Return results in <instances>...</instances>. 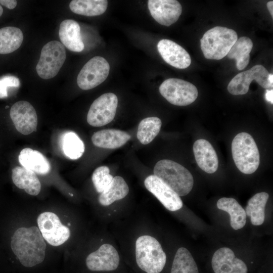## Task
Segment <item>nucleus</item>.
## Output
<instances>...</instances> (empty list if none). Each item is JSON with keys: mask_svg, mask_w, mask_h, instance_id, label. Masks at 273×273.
Listing matches in <instances>:
<instances>
[{"mask_svg": "<svg viewBox=\"0 0 273 273\" xmlns=\"http://www.w3.org/2000/svg\"><path fill=\"white\" fill-rule=\"evenodd\" d=\"M11 247L25 267L39 264L45 257L46 244L39 229L35 226L17 229L12 237Z\"/></svg>", "mask_w": 273, "mask_h": 273, "instance_id": "f257e3e1", "label": "nucleus"}, {"mask_svg": "<svg viewBox=\"0 0 273 273\" xmlns=\"http://www.w3.org/2000/svg\"><path fill=\"white\" fill-rule=\"evenodd\" d=\"M153 172L179 197L188 195L193 188L194 179L191 172L172 160L159 161L154 166Z\"/></svg>", "mask_w": 273, "mask_h": 273, "instance_id": "f03ea898", "label": "nucleus"}, {"mask_svg": "<svg viewBox=\"0 0 273 273\" xmlns=\"http://www.w3.org/2000/svg\"><path fill=\"white\" fill-rule=\"evenodd\" d=\"M135 257L138 266L147 273H160L166 261L159 242L148 235L142 236L136 240Z\"/></svg>", "mask_w": 273, "mask_h": 273, "instance_id": "7ed1b4c3", "label": "nucleus"}, {"mask_svg": "<svg viewBox=\"0 0 273 273\" xmlns=\"http://www.w3.org/2000/svg\"><path fill=\"white\" fill-rule=\"evenodd\" d=\"M238 38L235 30L216 26L207 31L201 38V49L206 59L220 60L227 55Z\"/></svg>", "mask_w": 273, "mask_h": 273, "instance_id": "20e7f679", "label": "nucleus"}, {"mask_svg": "<svg viewBox=\"0 0 273 273\" xmlns=\"http://www.w3.org/2000/svg\"><path fill=\"white\" fill-rule=\"evenodd\" d=\"M234 162L238 169L244 174H251L258 168L260 155L258 147L252 136L242 132L237 134L232 143Z\"/></svg>", "mask_w": 273, "mask_h": 273, "instance_id": "39448f33", "label": "nucleus"}, {"mask_svg": "<svg viewBox=\"0 0 273 273\" xmlns=\"http://www.w3.org/2000/svg\"><path fill=\"white\" fill-rule=\"evenodd\" d=\"M66 58V50L61 42L53 40L47 43L41 49L36 66L37 74L43 79L54 77L63 66Z\"/></svg>", "mask_w": 273, "mask_h": 273, "instance_id": "423d86ee", "label": "nucleus"}, {"mask_svg": "<svg viewBox=\"0 0 273 273\" xmlns=\"http://www.w3.org/2000/svg\"><path fill=\"white\" fill-rule=\"evenodd\" d=\"M161 95L170 103L179 106H187L197 98L198 92L192 83L178 78H168L159 86Z\"/></svg>", "mask_w": 273, "mask_h": 273, "instance_id": "0eeeda50", "label": "nucleus"}, {"mask_svg": "<svg viewBox=\"0 0 273 273\" xmlns=\"http://www.w3.org/2000/svg\"><path fill=\"white\" fill-rule=\"evenodd\" d=\"M269 73L262 65H256L250 69L236 75L228 85L229 92L233 95H243L248 92L250 83L256 81L263 88L272 89L273 85L268 81Z\"/></svg>", "mask_w": 273, "mask_h": 273, "instance_id": "6e6552de", "label": "nucleus"}, {"mask_svg": "<svg viewBox=\"0 0 273 273\" xmlns=\"http://www.w3.org/2000/svg\"><path fill=\"white\" fill-rule=\"evenodd\" d=\"M110 65L107 61L101 56L90 59L83 66L77 77L78 86L83 90L95 88L104 82L108 76Z\"/></svg>", "mask_w": 273, "mask_h": 273, "instance_id": "1a4fd4ad", "label": "nucleus"}, {"mask_svg": "<svg viewBox=\"0 0 273 273\" xmlns=\"http://www.w3.org/2000/svg\"><path fill=\"white\" fill-rule=\"evenodd\" d=\"M118 105L116 95L108 93L100 96L92 104L87 115L88 123L94 127L102 126L114 118Z\"/></svg>", "mask_w": 273, "mask_h": 273, "instance_id": "9d476101", "label": "nucleus"}, {"mask_svg": "<svg viewBox=\"0 0 273 273\" xmlns=\"http://www.w3.org/2000/svg\"><path fill=\"white\" fill-rule=\"evenodd\" d=\"M37 224L43 238L52 246L61 245L70 237L69 228L63 225L58 216L53 212L40 214L37 218Z\"/></svg>", "mask_w": 273, "mask_h": 273, "instance_id": "9b49d317", "label": "nucleus"}, {"mask_svg": "<svg viewBox=\"0 0 273 273\" xmlns=\"http://www.w3.org/2000/svg\"><path fill=\"white\" fill-rule=\"evenodd\" d=\"M10 115L15 128L21 133L28 135L36 130L37 116L30 103L25 101L16 102L11 108Z\"/></svg>", "mask_w": 273, "mask_h": 273, "instance_id": "f8f14e48", "label": "nucleus"}, {"mask_svg": "<svg viewBox=\"0 0 273 273\" xmlns=\"http://www.w3.org/2000/svg\"><path fill=\"white\" fill-rule=\"evenodd\" d=\"M144 184L167 210L174 211L182 208L183 204L180 197L156 176H148Z\"/></svg>", "mask_w": 273, "mask_h": 273, "instance_id": "ddd939ff", "label": "nucleus"}, {"mask_svg": "<svg viewBox=\"0 0 273 273\" xmlns=\"http://www.w3.org/2000/svg\"><path fill=\"white\" fill-rule=\"evenodd\" d=\"M119 254L113 246L104 244L90 254L86 259V265L92 271H112L119 264Z\"/></svg>", "mask_w": 273, "mask_h": 273, "instance_id": "4468645a", "label": "nucleus"}, {"mask_svg": "<svg viewBox=\"0 0 273 273\" xmlns=\"http://www.w3.org/2000/svg\"><path fill=\"white\" fill-rule=\"evenodd\" d=\"M148 5L152 17L166 26L176 22L182 12L180 4L175 0H149Z\"/></svg>", "mask_w": 273, "mask_h": 273, "instance_id": "2eb2a0df", "label": "nucleus"}, {"mask_svg": "<svg viewBox=\"0 0 273 273\" xmlns=\"http://www.w3.org/2000/svg\"><path fill=\"white\" fill-rule=\"evenodd\" d=\"M214 273H247L246 264L236 257L230 248L222 247L216 250L212 258Z\"/></svg>", "mask_w": 273, "mask_h": 273, "instance_id": "dca6fc26", "label": "nucleus"}, {"mask_svg": "<svg viewBox=\"0 0 273 273\" xmlns=\"http://www.w3.org/2000/svg\"><path fill=\"white\" fill-rule=\"evenodd\" d=\"M157 49L163 60L172 67L185 69L191 65V59L189 53L171 40H160L157 44Z\"/></svg>", "mask_w": 273, "mask_h": 273, "instance_id": "f3484780", "label": "nucleus"}, {"mask_svg": "<svg viewBox=\"0 0 273 273\" xmlns=\"http://www.w3.org/2000/svg\"><path fill=\"white\" fill-rule=\"evenodd\" d=\"M195 160L199 167L208 173L215 172L218 167V160L215 151L207 140L199 139L193 145Z\"/></svg>", "mask_w": 273, "mask_h": 273, "instance_id": "a211bd4d", "label": "nucleus"}, {"mask_svg": "<svg viewBox=\"0 0 273 273\" xmlns=\"http://www.w3.org/2000/svg\"><path fill=\"white\" fill-rule=\"evenodd\" d=\"M59 36L61 43L68 50L80 52L84 48L80 34V27L76 21L72 19L63 21L59 27Z\"/></svg>", "mask_w": 273, "mask_h": 273, "instance_id": "6ab92c4d", "label": "nucleus"}, {"mask_svg": "<svg viewBox=\"0 0 273 273\" xmlns=\"http://www.w3.org/2000/svg\"><path fill=\"white\" fill-rule=\"evenodd\" d=\"M130 138V135L125 131L106 129L95 132L92 136V141L97 147L114 149L123 146Z\"/></svg>", "mask_w": 273, "mask_h": 273, "instance_id": "aec40b11", "label": "nucleus"}, {"mask_svg": "<svg viewBox=\"0 0 273 273\" xmlns=\"http://www.w3.org/2000/svg\"><path fill=\"white\" fill-rule=\"evenodd\" d=\"M18 159L23 167L35 173L44 175L51 171L50 162L42 154L37 150L25 148L21 151Z\"/></svg>", "mask_w": 273, "mask_h": 273, "instance_id": "412c9836", "label": "nucleus"}, {"mask_svg": "<svg viewBox=\"0 0 273 273\" xmlns=\"http://www.w3.org/2000/svg\"><path fill=\"white\" fill-rule=\"evenodd\" d=\"M12 179L17 187L30 195L36 196L40 191L41 184L35 173L23 167L12 169Z\"/></svg>", "mask_w": 273, "mask_h": 273, "instance_id": "4be33fe9", "label": "nucleus"}, {"mask_svg": "<svg viewBox=\"0 0 273 273\" xmlns=\"http://www.w3.org/2000/svg\"><path fill=\"white\" fill-rule=\"evenodd\" d=\"M217 207L230 214V224L233 229L237 230L244 226L247 216L245 211L234 198H221L218 200Z\"/></svg>", "mask_w": 273, "mask_h": 273, "instance_id": "5701e85b", "label": "nucleus"}, {"mask_svg": "<svg viewBox=\"0 0 273 273\" xmlns=\"http://www.w3.org/2000/svg\"><path fill=\"white\" fill-rule=\"evenodd\" d=\"M129 192V188L124 179L120 176L113 177L111 184L99 197V202L103 206H108L114 202L124 198Z\"/></svg>", "mask_w": 273, "mask_h": 273, "instance_id": "b1692460", "label": "nucleus"}, {"mask_svg": "<svg viewBox=\"0 0 273 273\" xmlns=\"http://www.w3.org/2000/svg\"><path fill=\"white\" fill-rule=\"evenodd\" d=\"M269 197L267 193L256 194L248 201L245 207L246 215L250 217L251 222L255 225L262 224L265 219V207Z\"/></svg>", "mask_w": 273, "mask_h": 273, "instance_id": "393cba45", "label": "nucleus"}, {"mask_svg": "<svg viewBox=\"0 0 273 273\" xmlns=\"http://www.w3.org/2000/svg\"><path fill=\"white\" fill-rule=\"evenodd\" d=\"M23 34L18 27L7 26L0 29V54H8L18 49L22 43Z\"/></svg>", "mask_w": 273, "mask_h": 273, "instance_id": "a878e982", "label": "nucleus"}, {"mask_svg": "<svg viewBox=\"0 0 273 273\" xmlns=\"http://www.w3.org/2000/svg\"><path fill=\"white\" fill-rule=\"evenodd\" d=\"M253 47V42L246 36L238 38L227 56L230 59L236 60V67L242 70L247 67L250 61V53Z\"/></svg>", "mask_w": 273, "mask_h": 273, "instance_id": "bb28decb", "label": "nucleus"}, {"mask_svg": "<svg viewBox=\"0 0 273 273\" xmlns=\"http://www.w3.org/2000/svg\"><path fill=\"white\" fill-rule=\"evenodd\" d=\"M107 7L106 0H73L69 4L72 12L86 16L102 15L105 12Z\"/></svg>", "mask_w": 273, "mask_h": 273, "instance_id": "cd10ccee", "label": "nucleus"}, {"mask_svg": "<svg viewBox=\"0 0 273 273\" xmlns=\"http://www.w3.org/2000/svg\"><path fill=\"white\" fill-rule=\"evenodd\" d=\"M170 273H199L196 263L186 248L180 247L177 250Z\"/></svg>", "mask_w": 273, "mask_h": 273, "instance_id": "c85d7f7f", "label": "nucleus"}, {"mask_svg": "<svg viewBox=\"0 0 273 273\" xmlns=\"http://www.w3.org/2000/svg\"><path fill=\"white\" fill-rule=\"evenodd\" d=\"M61 146L64 155L68 158L76 160L84 152V145L78 135L73 131H67L62 135Z\"/></svg>", "mask_w": 273, "mask_h": 273, "instance_id": "c756f323", "label": "nucleus"}, {"mask_svg": "<svg viewBox=\"0 0 273 273\" xmlns=\"http://www.w3.org/2000/svg\"><path fill=\"white\" fill-rule=\"evenodd\" d=\"M161 120L157 117H149L143 119L139 123L136 136L143 145L151 143L159 132Z\"/></svg>", "mask_w": 273, "mask_h": 273, "instance_id": "7c9ffc66", "label": "nucleus"}, {"mask_svg": "<svg viewBox=\"0 0 273 273\" xmlns=\"http://www.w3.org/2000/svg\"><path fill=\"white\" fill-rule=\"evenodd\" d=\"M113 177L110 174L109 168L106 166H102L94 171L92 179L97 192L101 193L111 184Z\"/></svg>", "mask_w": 273, "mask_h": 273, "instance_id": "2f4dec72", "label": "nucleus"}, {"mask_svg": "<svg viewBox=\"0 0 273 273\" xmlns=\"http://www.w3.org/2000/svg\"><path fill=\"white\" fill-rule=\"evenodd\" d=\"M20 84L19 79L13 75H6L0 78V98L8 96V90L10 87H18Z\"/></svg>", "mask_w": 273, "mask_h": 273, "instance_id": "473e14b6", "label": "nucleus"}, {"mask_svg": "<svg viewBox=\"0 0 273 273\" xmlns=\"http://www.w3.org/2000/svg\"><path fill=\"white\" fill-rule=\"evenodd\" d=\"M17 2L16 0H0V4L9 9H13L17 6Z\"/></svg>", "mask_w": 273, "mask_h": 273, "instance_id": "72a5a7b5", "label": "nucleus"}, {"mask_svg": "<svg viewBox=\"0 0 273 273\" xmlns=\"http://www.w3.org/2000/svg\"><path fill=\"white\" fill-rule=\"evenodd\" d=\"M265 99L266 101L270 103L271 104L273 103V90L266 89L265 92Z\"/></svg>", "mask_w": 273, "mask_h": 273, "instance_id": "f704fd0d", "label": "nucleus"}, {"mask_svg": "<svg viewBox=\"0 0 273 273\" xmlns=\"http://www.w3.org/2000/svg\"><path fill=\"white\" fill-rule=\"evenodd\" d=\"M267 8L271 16V17H273V1H269L267 2Z\"/></svg>", "mask_w": 273, "mask_h": 273, "instance_id": "c9c22d12", "label": "nucleus"}, {"mask_svg": "<svg viewBox=\"0 0 273 273\" xmlns=\"http://www.w3.org/2000/svg\"><path fill=\"white\" fill-rule=\"evenodd\" d=\"M268 81L270 83L273 85V75L272 74H269L268 78Z\"/></svg>", "mask_w": 273, "mask_h": 273, "instance_id": "e433bc0d", "label": "nucleus"}, {"mask_svg": "<svg viewBox=\"0 0 273 273\" xmlns=\"http://www.w3.org/2000/svg\"><path fill=\"white\" fill-rule=\"evenodd\" d=\"M3 13V9L1 5H0V17L2 15Z\"/></svg>", "mask_w": 273, "mask_h": 273, "instance_id": "4c0bfd02", "label": "nucleus"}, {"mask_svg": "<svg viewBox=\"0 0 273 273\" xmlns=\"http://www.w3.org/2000/svg\"><path fill=\"white\" fill-rule=\"evenodd\" d=\"M68 225L69 226H70V223H68Z\"/></svg>", "mask_w": 273, "mask_h": 273, "instance_id": "58836bf2", "label": "nucleus"}]
</instances>
